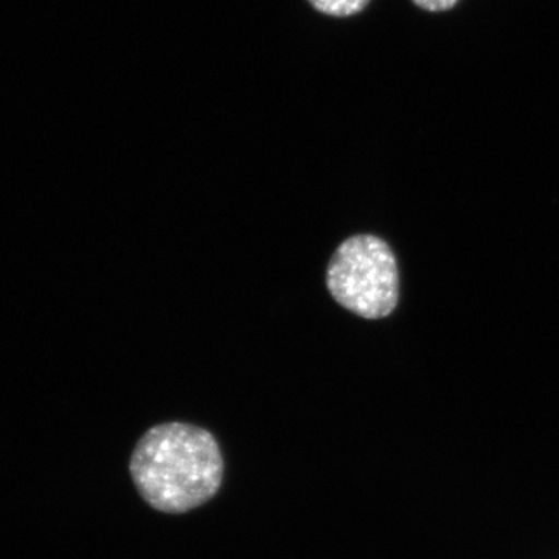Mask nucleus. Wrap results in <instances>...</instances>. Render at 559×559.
<instances>
[{
    "label": "nucleus",
    "instance_id": "nucleus-1",
    "mask_svg": "<svg viewBox=\"0 0 559 559\" xmlns=\"http://www.w3.org/2000/svg\"><path fill=\"white\" fill-rule=\"evenodd\" d=\"M130 473L143 500L162 513L198 509L219 491L224 460L215 437L189 423H162L135 444Z\"/></svg>",
    "mask_w": 559,
    "mask_h": 559
},
{
    "label": "nucleus",
    "instance_id": "nucleus-2",
    "mask_svg": "<svg viewBox=\"0 0 559 559\" xmlns=\"http://www.w3.org/2000/svg\"><path fill=\"white\" fill-rule=\"evenodd\" d=\"M326 288L359 318H388L399 305V264L388 242L373 235L342 241L326 266Z\"/></svg>",
    "mask_w": 559,
    "mask_h": 559
},
{
    "label": "nucleus",
    "instance_id": "nucleus-3",
    "mask_svg": "<svg viewBox=\"0 0 559 559\" xmlns=\"http://www.w3.org/2000/svg\"><path fill=\"white\" fill-rule=\"evenodd\" d=\"M320 13L334 17L358 14L369 5L370 0H308Z\"/></svg>",
    "mask_w": 559,
    "mask_h": 559
},
{
    "label": "nucleus",
    "instance_id": "nucleus-4",
    "mask_svg": "<svg viewBox=\"0 0 559 559\" xmlns=\"http://www.w3.org/2000/svg\"><path fill=\"white\" fill-rule=\"evenodd\" d=\"M457 2L459 0H414L415 5H418L419 9L432 11V13L451 10Z\"/></svg>",
    "mask_w": 559,
    "mask_h": 559
}]
</instances>
